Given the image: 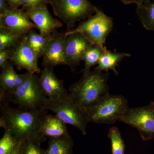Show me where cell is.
<instances>
[{
	"label": "cell",
	"mask_w": 154,
	"mask_h": 154,
	"mask_svg": "<svg viewBox=\"0 0 154 154\" xmlns=\"http://www.w3.org/2000/svg\"><path fill=\"white\" fill-rule=\"evenodd\" d=\"M0 127L20 142L38 138L44 140L38 133L42 119L48 110H28L10 107L8 102H1Z\"/></svg>",
	"instance_id": "1"
},
{
	"label": "cell",
	"mask_w": 154,
	"mask_h": 154,
	"mask_svg": "<svg viewBox=\"0 0 154 154\" xmlns=\"http://www.w3.org/2000/svg\"><path fill=\"white\" fill-rule=\"evenodd\" d=\"M109 75L96 69L83 73L79 81L70 86L69 93L72 99L85 111L94 106L110 94Z\"/></svg>",
	"instance_id": "2"
},
{
	"label": "cell",
	"mask_w": 154,
	"mask_h": 154,
	"mask_svg": "<svg viewBox=\"0 0 154 154\" xmlns=\"http://www.w3.org/2000/svg\"><path fill=\"white\" fill-rule=\"evenodd\" d=\"M129 108L124 96L109 94L85 112L89 122L112 124L119 120Z\"/></svg>",
	"instance_id": "3"
},
{
	"label": "cell",
	"mask_w": 154,
	"mask_h": 154,
	"mask_svg": "<svg viewBox=\"0 0 154 154\" xmlns=\"http://www.w3.org/2000/svg\"><path fill=\"white\" fill-rule=\"evenodd\" d=\"M42 109L52 111L66 124L77 128L84 135L87 134L89 122L85 111L75 103L69 93L57 99L47 98Z\"/></svg>",
	"instance_id": "4"
},
{
	"label": "cell",
	"mask_w": 154,
	"mask_h": 154,
	"mask_svg": "<svg viewBox=\"0 0 154 154\" xmlns=\"http://www.w3.org/2000/svg\"><path fill=\"white\" fill-rule=\"evenodd\" d=\"M54 15L69 28L77 22L88 18L99 11L88 0H50Z\"/></svg>",
	"instance_id": "5"
},
{
	"label": "cell",
	"mask_w": 154,
	"mask_h": 154,
	"mask_svg": "<svg viewBox=\"0 0 154 154\" xmlns=\"http://www.w3.org/2000/svg\"><path fill=\"white\" fill-rule=\"evenodd\" d=\"M113 19L99 10L94 15L81 23L76 28L69 30L64 36L79 33L84 35L94 45H99L103 49L107 37L113 28Z\"/></svg>",
	"instance_id": "6"
},
{
	"label": "cell",
	"mask_w": 154,
	"mask_h": 154,
	"mask_svg": "<svg viewBox=\"0 0 154 154\" xmlns=\"http://www.w3.org/2000/svg\"><path fill=\"white\" fill-rule=\"evenodd\" d=\"M47 97L42 92L36 74L30 73L23 84L11 93L8 100L13 101L19 108L28 110L42 109Z\"/></svg>",
	"instance_id": "7"
},
{
	"label": "cell",
	"mask_w": 154,
	"mask_h": 154,
	"mask_svg": "<svg viewBox=\"0 0 154 154\" xmlns=\"http://www.w3.org/2000/svg\"><path fill=\"white\" fill-rule=\"evenodd\" d=\"M119 121L137 129L143 141L152 139L154 138V102L144 107L128 108Z\"/></svg>",
	"instance_id": "8"
},
{
	"label": "cell",
	"mask_w": 154,
	"mask_h": 154,
	"mask_svg": "<svg viewBox=\"0 0 154 154\" xmlns=\"http://www.w3.org/2000/svg\"><path fill=\"white\" fill-rule=\"evenodd\" d=\"M0 28L23 36L34 28L37 29L26 12L19 8L0 13Z\"/></svg>",
	"instance_id": "9"
},
{
	"label": "cell",
	"mask_w": 154,
	"mask_h": 154,
	"mask_svg": "<svg viewBox=\"0 0 154 154\" xmlns=\"http://www.w3.org/2000/svg\"><path fill=\"white\" fill-rule=\"evenodd\" d=\"M65 37V53L68 66L72 69L83 60L86 51L93 44L81 33L69 34Z\"/></svg>",
	"instance_id": "10"
},
{
	"label": "cell",
	"mask_w": 154,
	"mask_h": 154,
	"mask_svg": "<svg viewBox=\"0 0 154 154\" xmlns=\"http://www.w3.org/2000/svg\"><path fill=\"white\" fill-rule=\"evenodd\" d=\"M38 58L23 38L11 49L10 60L19 69H25L31 73H40L41 71L38 65Z\"/></svg>",
	"instance_id": "11"
},
{
	"label": "cell",
	"mask_w": 154,
	"mask_h": 154,
	"mask_svg": "<svg viewBox=\"0 0 154 154\" xmlns=\"http://www.w3.org/2000/svg\"><path fill=\"white\" fill-rule=\"evenodd\" d=\"M25 12L32 22L35 24L40 34L44 36L55 33L58 28L63 26L62 23L52 17L47 5H42L26 10Z\"/></svg>",
	"instance_id": "12"
},
{
	"label": "cell",
	"mask_w": 154,
	"mask_h": 154,
	"mask_svg": "<svg viewBox=\"0 0 154 154\" xmlns=\"http://www.w3.org/2000/svg\"><path fill=\"white\" fill-rule=\"evenodd\" d=\"M1 69L0 100L1 102H7L11 93L25 82L30 72H27L23 74H18L14 69V65L10 62Z\"/></svg>",
	"instance_id": "13"
},
{
	"label": "cell",
	"mask_w": 154,
	"mask_h": 154,
	"mask_svg": "<svg viewBox=\"0 0 154 154\" xmlns=\"http://www.w3.org/2000/svg\"><path fill=\"white\" fill-rule=\"evenodd\" d=\"M38 82L47 99H57L69 93L63 82L58 79L54 72L53 68L44 67L38 77Z\"/></svg>",
	"instance_id": "14"
},
{
	"label": "cell",
	"mask_w": 154,
	"mask_h": 154,
	"mask_svg": "<svg viewBox=\"0 0 154 154\" xmlns=\"http://www.w3.org/2000/svg\"><path fill=\"white\" fill-rule=\"evenodd\" d=\"M42 66L51 67L59 65L68 66L65 53L64 35L55 34L50 42L42 56Z\"/></svg>",
	"instance_id": "15"
},
{
	"label": "cell",
	"mask_w": 154,
	"mask_h": 154,
	"mask_svg": "<svg viewBox=\"0 0 154 154\" xmlns=\"http://www.w3.org/2000/svg\"><path fill=\"white\" fill-rule=\"evenodd\" d=\"M38 133L42 138H55L69 135L66 124L57 116L46 114L39 127Z\"/></svg>",
	"instance_id": "16"
},
{
	"label": "cell",
	"mask_w": 154,
	"mask_h": 154,
	"mask_svg": "<svg viewBox=\"0 0 154 154\" xmlns=\"http://www.w3.org/2000/svg\"><path fill=\"white\" fill-rule=\"evenodd\" d=\"M56 33L55 32L51 35L44 36L40 33H36L33 29L23 38V39L39 58L43 56L50 42Z\"/></svg>",
	"instance_id": "17"
},
{
	"label": "cell",
	"mask_w": 154,
	"mask_h": 154,
	"mask_svg": "<svg viewBox=\"0 0 154 154\" xmlns=\"http://www.w3.org/2000/svg\"><path fill=\"white\" fill-rule=\"evenodd\" d=\"M130 56V54L126 53L112 52L105 50L99 60L98 66L95 69L106 72L110 70L113 71L115 74L118 75L119 73L116 69V66H118L119 63L124 58Z\"/></svg>",
	"instance_id": "18"
},
{
	"label": "cell",
	"mask_w": 154,
	"mask_h": 154,
	"mask_svg": "<svg viewBox=\"0 0 154 154\" xmlns=\"http://www.w3.org/2000/svg\"><path fill=\"white\" fill-rule=\"evenodd\" d=\"M74 142L71 136L50 138L45 154H73Z\"/></svg>",
	"instance_id": "19"
},
{
	"label": "cell",
	"mask_w": 154,
	"mask_h": 154,
	"mask_svg": "<svg viewBox=\"0 0 154 154\" xmlns=\"http://www.w3.org/2000/svg\"><path fill=\"white\" fill-rule=\"evenodd\" d=\"M136 13L144 28L154 31V2H149L137 6Z\"/></svg>",
	"instance_id": "20"
},
{
	"label": "cell",
	"mask_w": 154,
	"mask_h": 154,
	"mask_svg": "<svg viewBox=\"0 0 154 154\" xmlns=\"http://www.w3.org/2000/svg\"><path fill=\"white\" fill-rule=\"evenodd\" d=\"M106 49H103L99 45L93 44L86 51L83 58L85 62V67L82 71L83 73L89 72L92 67L98 64L100 58Z\"/></svg>",
	"instance_id": "21"
},
{
	"label": "cell",
	"mask_w": 154,
	"mask_h": 154,
	"mask_svg": "<svg viewBox=\"0 0 154 154\" xmlns=\"http://www.w3.org/2000/svg\"><path fill=\"white\" fill-rule=\"evenodd\" d=\"M108 137L111 142L112 154H125V144L119 129L116 127L109 130Z\"/></svg>",
	"instance_id": "22"
},
{
	"label": "cell",
	"mask_w": 154,
	"mask_h": 154,
	"mask_svg": "<svg viewBox=\"0 0 154 154\" xmlns=\"http://www.w3.org/2000/svg\"><path fill=\"white\" fill-rule=\"evenodd\" d=\"M24 37L0 28V51L12 49Z\"/></svg>",
	"instance_id": "23"
},
{
	"label": "cell",
	"mask_w": 154,
	"mask_h": 154,
	"mask_svg": "<svg viewBox=\"0 0 154 154\" xmlns=\"http://www.w3.org/2000/svg\"><path fill=\"white\" fill-rule=\"evenodd\" d=\"M21 142L11 133L5 131L0 140V154H7L14 150Z\"/></svg>",
	"instance_id": "24"
},
{
	"label": "cell",
	"mask_w": 154,
	"mask_h": 154,
	"mask_svg": "<svg viewBox=\"0 0 154 154\" xmlns=\"http://www.w3.org/2000/svg\"><path fill=\"white\" fill-rule=\"evenodd\" d=\"M43 141L38 138L25 141L23 143L21 154H45V150L40 147V143Z\"/></svg>",
	"instance_id": "25"
},
{
	"label": "cell",
	"mask_w": 154,
	"mask_h": 154,
	"mask_svg": "<svg viewBox=\"0 0 154 154\" xmlns=\"http://www.w3.org/2000/svg\"><path fill=\"white\" fill-rule=\"evenodd\" d=\"M50 0H22V6L25 11L42 5H47Z\"/></svg>",
	"instance_id": "26"
},
{
	"label": "cell",
	"mask_w": 154,
	"mask_h": 154,
	"mask_svg": "<svg viewBox=\"0 0 154 154\" xmlns=\"http://www.w3.org/2000/svg\"><path fill=\"white\" fill-rule=\"evenodd\" d=\"M11 57V50L0 51V68L2 69L9 62Z\"/></svg>",
	"instance_id": "27"
},
{
	"label": "cell",
	"mask_w": 154,
	"mask_h": 154,
	"mask_svg": "<svg viewBox=\"0 0 154 154\" xmlns=\"http://www.w3.org/2000/svg\"><path fill=\"white\" fill-rule=\"evenodd\" d=\"M124 5H128L134 4L137 6L140 5L144 3L150 2V0H120Z\"/></svg>",
	"instance_id": "28"
},
{
	"label": "cell",
	"mask_w": 154,
	"mask_h": 154,
	"mask_svg": "<svg viewBox=\"0 0 154 154\" xmlns=\"http://www.w3.org/2000/svg\"><path fill=\"white\" fill-rule=\"evenodd\" d=\"M11 9L12 8L6 0H0V13H4Z\"/></svg>",
	"instance_id": "29"
},
{
	"label": "cell",
	"mask_w": 154,
	"mask_h": 154,
	"mask_svg": "<svg viewBox=\"0 0 154 154\" xmlns=\"http://www.w3.org/2000/svg\"><path fill=\"white\" fill-rule=\"evenodd\" d=\"M12 9L19 8L22 6V0H6Z\"/></svg>",
	"instance_id": "30"
},
{
	"label": "cell",
	"mask_w": 154,
	"mask_h": 154,
	"mask_svg": "<svg viewBox=\"0 0 154 154\" xmlns=\"http://www.w3.org/2000/svg\"><path fill=\"white\" fill-rule=\"evenodd\" d=\"M24 143V142H21L16 148L7 154H21Z\"/></svg>",
	"instance_id": "31"
}]
</instances>
